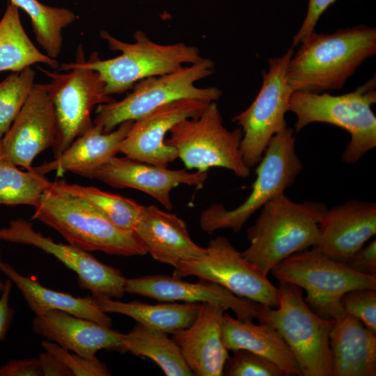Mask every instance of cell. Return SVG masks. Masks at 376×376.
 <instances>
[{"mask_svg":"<svg viewBox=\"0 0 376 376\" xmlns=\"http://www.w3.org/2000/svg\"><path fill=\"white\" fill-rule=\"evenodd\" d=\"M376 53V29L364 24L333 33L313 31L290 58L287 79L292 91L321 93L341 89Z\"/></svg>","mask_w":376,"mask_h":376,"instance_id":"cell-1","label":"cell"},{"mask_svg":"<svg viewBox=\"0 0 376 376\" xmlns=\"http://www.w3.org/2000/svg\"><path fill=\"white\" fill-rule=\"evenodd\" d=\"M31 220L42 222L68 244L86 251L125 257L148 253L134 230L113 224L88 201L66 190L59 180L44 192Z\"/></svg>","mask_w":376,"mask_h":376,"instance_id":"cell-2","label":"cell"},{"mask_svg":"<svg viewBox=\"0 0 376 376\" xmlns=\"http://www.w3.org/2000/svg\"><path fill=\"white\" fill-rule=\"evenodd\" d=\"M327 210L317 201L296 203L284 194L275 197L261 207L248 228L250 244L242 256L267 276L283 260L316 244L319 223Z\"/></svg>","mask_w":376,"mask_h":376,"instance_id":"cell-3","label":"cell"},{"mask_svg":"<svg viewBox=\"0 0 376 376\" xmlns=\"http://www.w3.org/2000/svg\"><path fill=\"white\" fill-rule=\"evenodd\" d=\"M100 35L110 49L120 52L121 54L102 60L97 52H92L86 61L83 47L79 45L75 61L97 72L109 95L122 94L142 79L173 72L203 58L196 46L182 42L158 44L141 31L134 33L132 43L121 41L104 30Z\"/></svg>","mask_w":376,"mask_h":376,"instance_id":"cell-4","label":"cell"},{"mask_svg":"<svg viewBox=\"0 0 376 376\" xmlns=\"http://www.w3.org/2000/svg\"><path fill=\"white\" fill-rule=\"evenodd\" d=\"M376 77L354 91L340 95L294 91L288 111L296 116L295 132L313 123H324L347 131L350 139L342 155L346 164L357 163L376 147Z\"/></svg>","mask_w":376,"mask_h":376,"instance_id":"cell-5","label":"cell"},{"mask_svg":"<svg viewBox=\"0 0 376 376\" xmlns=\"http://www.w3.org/2000/svg\"><path fill=\"white\" fill-rule=\"evenodd\" d=\"M276 308L257 303L255 319L272 325L294 355L301 375L332 376L329 336L335 320L316 314L302 289L279 282Z\"/></svg>","mask_w":376,"mask_h":376,"instance_id":"cell-6","label":"cell"},{"mask_svg":"<svg viewBox=\"0 0 376 376\" xmlns=\"http://www.w3.org/2000/svg\"><path fill=\"white\" fill-rule=\"evenodd\" d=\"M214 65L213 61L203 58L173 72L142 79L123 99L97 106L93 123L107 133L125 121L136 120L173 101L196 99L217 102L222 95L219 88L196 86L198 81L214 72Z\"/></svg>","mask_w":376,"mask_h":376,"instance_id":"cell-7","label":"cell"},{"mask_svg":"<svg viewBox=\"0 0 376 376\" xmlns=\"http://www.w3.org/2000/svg\"><path fill=\"white\" fill-rule=\"evenodd\" d=\"M257 165L251 191L242 204L228 210L222 204L213 203L201 212L199 224L204 232H239L256 211L295 182L303 164L296 153L292 128L287 127L271 139Z\"/></svg>","mask_w":376,"mask_h":376,"instance_id":"cell-8","label":"cell"},{"mask_svg":"<svg viewBox=\"0 0 376 376\" xmlns=\"http://www.w3.org/2000/svg\"><path fill=\"white\" fill-rule=\"evenodd\" d=\"M279 282L305 290L308 306L319 316L336 320L345 313L342 296L352 290H376V276L359 272L317 249L304 250L283 260L270 272Z\"/></svg>","mask_w":376,"mask_h":376,"instance_id":"cell-9","label":"cell"},{"mask_svg":"<svg viewBox=\"0 0 376 376\" xmlns=\"http://www.w3.org/2000/svg\"><path fill=\"white\" fill-rule=\"evenodd\" d=\"M165 142L176 151L187 169L207 172L220 167L245 178L250 168L244 162L240 149L242 131L240 127L228 130L216 102H209L195 118L185 119L169 132Z\"/></svg>","mask_w":376,"mask_h":376,"instance_id":"cell-10","label":"cell"},{"mask_svg":"<svg viewBox=\"0 0 376 376\" xmlns=\"http://www.w3.org/2000/svg\"><path fill=\"white\" fill-rule=\"evenodd\" d=\"M42 72L50 81L41 84L51 98L56 118V135L52 146L54 158L59 157L78 136L93 125L91 113L94 107L116 99L105 91V83L99 73L75 61L62 63L56 73Z\"/></svg>","mask_w":376,"mask_h":376,"instance_id":"cell-11","label":"cell"},{"mask_svg":"<svg viewBox=\"0 0 376 376\" xmlns=\"http://www.w3.org/2000/svg\"><path fill=\"white\" fill-rule=\"evenodd\" d=\"M293 53L292 47L281 57L268 59L269 70L262 72L257 96L249 107L232 118L242 129L240 149L250 169L260 162L271 139L287 127L285 116L293 91L287 79V68Z\"/></svg>","mask_w":376,"mask_h":376,"instance_id":"cell-12","label":"cell"},{"mask_svg":"<svg viewBox=\"0 0 376 376\" xmlns=\"http://www.w3.org/2000/svg\"><path fill=\"white\" fill-rule=\"evenodd\" d=\"M205 249L203 256L181 261L174 267L173 276H196L217 283L237 297L272 308L278 306V287L247 261L227 238L218 236Z\"/></svg>","mask_w":376,"mask_h":376,"instance_id":"cell-13","label":"cell"},{"mask_svg":"<svg viewBox=\"0 0 376 376\" xmlns=\"http://www.w3.org/2000/svg\"><path fill=\"white\" fill-rule=\"evenodd\" d=\"M0 240L32 246L52 255L77 274L79 288L90 291L95 299H120L125 293L127 279L118 269L102 263L88 251L56 242L36 231L29 221L21 217L11 220L0 228Z\"/></svg>","mask_w":376,"mask_h":376,"instance_id":"cell-14","label":"cell"},{"mask_svg":"<svg viewBox=\"0 0 376 376\" xmlns=\"http://www.w3.org/2000/svg\"><path fill=\"white\" fill-rule=\"evenodd\" d=\"M209 102L182 99L164 104L134 120L120 145V152L133 159L166 166L178 159L166 136L180 121L199 116Z\"/></svg>","mask_w":376,"mask_h":376,"instance_id":"cell-15","label":"cell"},{"mask_svg":"<svg viewBox=\"0 0 376 376\" xmlns=\"http://www.w3.org/2000/svg\"><path fill=\"white\" fill-rule=\"evenodd\" d=\"M88 178L98 180L117 189L141 191L161 203L167 210L173 209L171 191L180 185L203 188L206 172L173 170L130 158L113 157L91 173Z\"/></svg>","mask_w":376,"mask_h":376,"instance_id":"cell-16","label":"cell"},{"mask_svg":"<svg viewBox=\"0 0 376 376\" xmlns=\"http://www.w3.org/2000/svg\"><path fill=\"white\" fill-rule=\"evenodd\" d=\"M56 135L53 102L41 84H34L21 111L2 138L4 155L17 166L30 170L35 157L52 148Z\"/></svg>","mask_w":376,"mask_h":376,"instance_id":"cell-17","label":"cell"},{"mask_svg":"<svg viewBox=\"0 0 376 376\" xmlns=\"http://www.w3.org/2000/svg\"><path fill=\"white\" fill-rule=\"evenodd\" d=\"M376 234V203L350 199L326 210L319 223L313 248L347 263Z\"/></svg>","mask_w":376,"mask_h":376,"instance_id":"cell-18","label":"cell"},{"mask_svg":"<svg viewBox=\"0 0 376 376\" xmlns=\"http://www.w3.org/2000/svg\"><path fill=\"white\" fill-rule=\"evenodd\" d=\"M125 293L138 295L162 302L212 303L232 310L237 318L253 321L256 302L237 297L221 285L201 280L189 283L163 274L127 279Z\"/></svg>","mask_w":376,"mask_h":376,"instance_id":"cell-19","label":"cell"},{"mask_svg":"<svg viewBox=\"0 0 376 376\" xmlns=\"http://www.w3.org/2000/svg\"><path fill=\"white\" fill-rule=\"evenodd\" d=\"M227 310L219 304L201 303L191 324L172 334L194 375H223L228 350L222 341L221 323Z\"/></svg>","mask_w":376,"mask_h":376,"instance_id":"cell-20","label":"cell"},{"mask_svg":"<svg viewBox=\"0 0 376 376\" xmlns=\"http://www.w3.org/2000/svg\"><path fill=\"white\" fill-rule=\"evenodd\" d=\"M32 328L37 335L83 357H95L101 350L121 353L124 334L61 311L36 315Z\"/></svg>","mask_w":376,"mask_h":376,"instance_id":"cell-21","label":"cell"},{"mask_svg":"<svg viewBox=\"0 0 376 376\" xmlns=\"http://www.w3.org/2000/svg\"><path fill=\"white\" fill-rule=\"evenodd\" d=\"M134 232L153 259L173 267L206 252L192 240L182 219L154 205L144 206Z\"/></svg>","mask_w":376,"mask_h":376,"instance_id":"cell-22","label":"cell"},{"mask_svg":"<svg viewBox=\"0 0 376 376\" xmlns=\"http://www.w3.org/2000/svg\"><path fill=\"white\" fill-rule=\"evenodd\" d=\"M133 122L125 121L107 133L94 125L75 139L59 157L33 169L43 175L56 171V176H62L66 172H71L88 178L91 173L120 153V145Z\"/></svg>","mask_w":376,"mask_h":376,"instance_id":"cell-23","label":"cell"},{"mask_svg":"<svg viewBox=\"0 0 376 376\" xmlns=\"http://www.w3.org/2000/svg\"><path fill=\"white\" fill-rule=\"evenodd\" d=\"M332 376L376 375V332L348 313L335 320L329 336Z\"/></svg>","mask_w":376,"mask_h":376,"instance_id":"cell-24","label":"cell"},{"mask_svg":"<svg viewBox=\"0 0 376 376\" xmlns=\"http://www.w3.org/2000/svg\"><path fill=\"white\" fill-rule=\"evenodd\" d=\"M221 338L228 350H246L276 365L285 375H301L290 349L279 333L270 324L242 321L227 313L223 315Z\"/></svg>","mask_w":376,"mask_h":376,"instance_id":"cell-25","label":"cell"},{"mask_svg":"<svg viewBox=\"0 0 376 376\" xmlns=\"http://www.w3.org/2000/svg\"><path fill=\"white\" fill-rule=\"evenodd\" d=\"M0 271L18 288L36 315L58 310L107 327L112 324L111 318L97 307L92 296L75 297L47 288L37 277L24 276L3 261L0 262Z\"/></svg>","mask_w":376,"mask_h":376,"instance_id":"cell-26","label":"cell"},{"mask_svg":"<svg viewBox=\"0 0 376 376\" xmlns=\"http://www.w3.org/2000/svg\"><path fill=\"white\" fill-rule=\"evenodd\" d=\"M93 299L97 307L104 313L128 316L137 323L167 334L191 325L201 304L164 302L151 304L137 300L123 302L109 298Z\"/></svg>","mask_w":376,"mask_h":376,"instance_id":"cell-27","label":"cell"},{"mask_svg":"<svg viewBox=\"0 0 376 376\" xmlns=\"http://www.w3.org/2000/svg\"><path fill=\"white\" fill-rule=\"evenodd\" d=\"M42 63L54 70L58 62L40 52L29 39L21 22L19 8L10 3L0 20V72L21 71Z\"/></svg>","mask_w":376,"mask_h":376,"instance_id":"cell-28","label":"cell"},{"mask_svg":"<svg viewBox=\"0 0 376 376\" xmlns=\"http://www.w3.org/2000/svg\"><path fill=\"white\" fill-rule=\"evenodd\" d=\"M123 352L150 359L166 376L194 375L180 347L167 334L139 323L124 334L121 346Z\"/></svg>","mask_w":376,"mask_h":376,"instance_id":"cell-29","label":"cell"},{"mask_svg":"<svg viewBox=\"0 0 376 376\" xmlns=\"http://www.w3.org/2000/svg\"><path fill=\"white\" fill-rule=\"evenodd\" d=\"M30 17L36 42L45 54L56 59L62 49V31L72 24L77 15L65 8L52 7L38 0H10Z\"/></svg>","mask_w":376,"mask_h":376,"instance_id":"cell-30","label":"cell"},{"mask_svg":"<svg viewBox=\"0 0 376 376\" xmlns=\"http://www.w3.org/2000/svg\"><path fill=\"white\" fill-rule=\"evenodd\" d=\"M51 183L33 167L22 171L7 157L0 159V205L36 207Z\"/></svg>","mask_w":376,"mask_h":376,"instance_id":"cell-31","label":"cell"},{"mask_svg":"<svg viewBox=\"0 0 376 376\" xmlns=\"http://www.w3.org/2000/svg\"><path fill=\"white\" fill-rule=\"evenodd\" d=\"M59 180L66 190L88 201L113 224L134 231L145 205L93 186L69 184L65 180Z\"/></svg>","mask_w":376,"mask_h":376,"instance_id":"cell-32","label":"cell"},{"mask_svg":"<svg viewBox=\"0 0 376 376\" xmlns=\"http://www.w3.org/2000/svg\"><path fill=\"white\" fill-rule=\"evenodd\" d=\"M35 71L28 67L0 83V139L11 127L33 88Z\"/></svg>","mask_w":376,"mask_h":376,"instance_id":"cell-33","label":"cell"},{"mask_svg":"<svg viewBox=\"0 0 376 376\" xmlns=\"http://www.w3.org/2000/svg\"><path fill=\"white\" fill-rule=\"evenodd\" d=\"M228 357L223 370L226 376H285L274 363L251 351L239 349Z\"/></svg>","mask_w":376,"mask_h":376,"instance_id":"cell-34","label":"cell"},{"mask_svg":"<svg viewBox=\"0 0 376 376\" xmlns=\"http://www.w3.org/2000/svg\"><path fill=\"white\" fill-rule=\"evenodd\" d=\"M41 345L59 359L71 371L73 376H109L111 372L106 364L96 357H86L63 348L50 340H42Z\"/></svg>","mask_w":376,"mask_h":376,"instance_id":"cell-35","label":"cell"},{"mask_svg":"<svg viewBox=\"0 0 376 376\" xmlns=\"http://www.w3.org/2000/svg\"><path fill=\"white\" fill-rule=\"evenodd\" d=\"M345 313L358 318L376 332V290L359 288L345 293L340 299Z\"/></svg>","mask_w":376,"mask_h":376,"instance_id":"cell-36","label":"cell"},{"mask_svg":"<svg viewBox=\"0 0 376 376\" xmlns=\"http://www.w3.org/2000/svg\"><path fill=\"white\" fill-rule=\"evenodd\" d=\"M336 0H308L306 16L300 29L293 37L292 47L301 44L315 31V26L320 16Z\"/></svg>","mask_w":376,"mask_h":376,"instance_id":"cell-37","label":"cell"},{"mask_svg":"<svg viewBox=\"0 0 376 376\" xmlns=\"http://www.w3.org/2000/svg\"><path fill=\"white\" fill-rule=\"evenodd\" d=\"M347 264L359 272L376 276V240L361 248Z\"/></svg>","mask_w":376,"mask_h":376,"instance_id":"cell-38","label":"cell"},{"mask_svg":"<svg viewBox=\"0 0 376 376\" xmlns=\"http://www.w3.org/2000/svg\"><path fill=\"white\" fill-rule=\"evenodd\" d=\"M0 376H42L38 358L10 359L0 366Z\"/></svg>","mask_w":376,"mask_h":376,"instance_id":"cell-39","label":"cell"},{"mask_svg":"<svg viewBox=\"0 0 376 376\" xmlns=\"http://www.w3.org/2000/svg\"><path fill=\"white\" fill-rule=\"evenodd\" d=\"M12 287V281L6 279L0 297V341L5 340L14 318L15 310L9 304Z\"/></svg>","mask_w":376,"mask_h":376,"instance_id":"cell-40","label":"cell"},{"mask_svg":"<svg viewBox=\"0 0 376 376\" xmlns=\"http://www.w3.org/2000/svg\"><path fill=\"white\" fill-rule=\"evenodd\" d=\"M38 359L42 376H73L68 368L48 351L39 354Z\"/></svg>","mask_w":376,"mask_h":376,"instance_id":"cell-41","label":"cell"},{"mask_svg":"<svg viewBox=\"0 0 376 376\" xmlns=\"http://www.w3.org/2000/svg\"><path fill=\"white\" fill-rule=\"evenodd\" d=\"M3 144L2 139H0V159L4 157Z\"/></svg>","mask_w":376,"mask_h":376,"instance_id":"cell-42","label":"cell"},{"mask_svg":"<svg viewBox=\"0 0 376 376\" xmlns=\"http://www.w3.org/2000/svg\"><path fill=\"white\" fill-rule=\"evenodd\" d=\"M2 261L1 254L0 253V262ZM4 285V281H3L1 277L0 276V292L2 291Z\"/></svg>","mask_w":376,"mask_h":376,"instance_id":"cell-43","label":"cell"}]
</instances>
